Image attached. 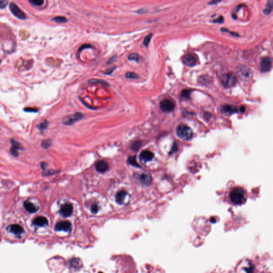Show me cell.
<instances>
[{
  "instance_id": "obj_30",
  "label": "cell",
  "mask_w": 273,
  "mask_h": 273,
  "mask_svg": "<svg viewBox=\"0 0 273 273\" xmlns=\"http://www.w3.org/2000/svg\"><path fill=\"white\" fill-rule=\"evenodd\" d=\"M141 142L139 141H136L132 145V149L135 151H137L140 148Z\"/></svg>"
},
{
  "instance_id": "obj_11",
  "label": "cell",
  "mask_w": 273,
  "mask_h": 273,
  "mask_svg": "<svg viewBox=\"0 0 273 273\" xmlns=\"http://www.w3.org/2000/svg\"><path fill=\"white\" fill-rule=\"evenodd\" d=\"M83 116L82 114L81 113H76L73 115L70 116L69 118H67V119L64 121L65 125H73L75 122L78 121V120L82 119Z\"/></svg>"
},
{
  "instance_id": "obj_35",
  "label": "cell",
  "mask_w": 273,
  "mask_h": 273,
  "mask_svg": "<svg viewBox=\"0 0 273 273\" xmlns=\"http://www.w3.org/2000/svg\"><path fill=\"white\" fill-rule=\"evenodd\" d=\"M8 3V1H5V0L0 1V9H2L5 8V7H7Z\"/></svg>"
},
{
  "instance_id": "obj_39",
  "label": "cell",
  "mask_w": 273,
  "mask_h": 273,
  "mask_svg": "<svg viewBox=\"0 0 273 273\" xmlns=\"http://www.w3.org/2000/svg\"><path fill=\"white\" fill-rule=\"evenodd\" d=\"M223 21H224V18H223V17H222V16H220V17L218 18V19H215V20H213V22H218V23H221V22H223Z\"/></svg>"
},
{
  "instance_id": "obj_19",
  "label": "cell",
  "mask_w": 273,
  "mask_h": 273,
  "mask_svg": "<svg viewBox=\"0 0 273 273\" xmlns=\"http://www.w3.org/2000/svg\"><path fill=\"white\" fill-rule=\"evenodd\" d=\"M24 206L27 211L30 213H34L38 211V208L28 200L24 202Z\"/></svg>"
},
{
  "instance_id": "obj_24",
  "label": "cell",
  "mask_w": 273,
  "mask_h": 273,
  "mask_svg": "<svg viewBox=\"0 0 273 273\" xmlns=\"http://www.w3.org/2000/svg\"><path fill=\"white\" fill-rule=\"evenodd\" d=\"M128 59L131 61L138 62L139 59V55L137 53H131L128 56Z\"/></svg>"
},
{
  "instance_id": "obj_34",
  "label": "cell",
  "mask_w": 273,
  "mask_h": 273,
  "mask_svg": "<svg viewBox=\"0 0 273 273\" xmlns=\"http://www.w3.org/2000/svg\"><path fill=\"white\" fill-rule=\"evenodd\" d=\"M24 111L27 112H34L36 113L38 112V109L35 108H32V107H26L24 109Z\"/></svg>"
},
{
  "instance_id": "obj_40",
  "label": "cell",
  "mask_w": 273,
  "mask_h": 273,
  "mask_svg": "<svg viewBox=\"0 0 273 273\" xmlns=\"http://www.w3.org/2000/svg\"><path fill=\"white\" fill-rule=\"evenodd\" d=\"M116 57V56H114L113 57H112L111 59H109L108 61V62H107V64H111V63H112L113 62H114Z\"/></svg>"
},
{
  "instance_id": "obj_25",
  "label": "cell",
  "mask_w": 273,
  "mask_h": 273,
  "mask_svg": "<svg viewBox=\"0 0 273 273\" xmlns=\"http://www.w3.org/2000/svg\"><path fill=\"white\" fill-rule=\"evenodd\" d=\"M29 2L35 6L40 7L43 5L44 1H43V0H30Z\"/></svg>"
},
{
  "instance_id": "obj_20",
  "label": "cell",
  "mask_w": 273,
  "mask_h": 273,
  "mask_svg": "<svg viewBox=\"0 0 273 273\" xmlns=\"http://www.w3.org/2000/svg\"><path fill=\"white\" fill-rule=\"evenodd\" d=\"M127 193L125 191H121L118 192L116 196V201L118 204H122L125 200Z\"/></svg>"
},
{
  "instance_id": "obj_18",
  "label": "cell",
  "mask_w": 273,
  "mask_h": 273,
  "mask_svg": "<svg viewBox=\"0 0 273 273\" xmlns=\"http://www.w3.org/2000/svg\"><path fill=\"white\" fill-rule=\"evenodd\" d=\"M9 230L11 233L17 235H20L24 232V229L22 228V227L17 224L11 225L9 227Z\"/></svg>"
},
{
  "instance_id": "obj_26",
  "label": "cell",
  "mask_w": 273,
  "mask_h": 273,
  "mask_svg": "<svg viewBox=\"0 0 273 273\" xmlns=\"http://www.w3.org/2000/svg\"><path fill=\"white\" fill-rule=\"evenodd\" d=\"M191 91L187 89H184L181 92V97L185 99H188L191 95Z\"/></svg>"
},
{
  "instance_id": "obj_9",
  "label": "cell",
  "mask_w": 273,
  "mask_h": 273,
  "mask_svg": "<svg viewBox=\"0 0 273 273\" xmlns=\"http://www.w3.org/2000/svg\"><path fill=\"white\" fill-rule=\"evenodd\" d=\"M55 229L57 231H69L72 229L71 223L68 221H62L56 224Z\"/></svg>"
},
{
  "instance_id": "obj_27",
  "label": "cell",
  "mask_w": 273,
  "mask_h": 273,
  "mask_svg": "<svg viewBox=\"0 0 273 273\" xmlns=\"http://www.w3.org/2000/svg\"><path fill=\"white\" fill-rule=\"evenodd\" d=\"M249 263H250L249 266L247 268H245L244 271H245L247 273H253L255 269V266L251 261H250Z\"/></svg>"
},
{
  "instance_id": "obj_32",
  "label": "cell",
  "mask_w": 273,
  "mask_h": 273,
  "mask_svg": "<svg viewBox=\"0 0 273 273\" xmlns=\"http://www.w3.org/2000/svg\"><path fill=\"white\" fill-rule=\"evenodd\" d=\"M47 126H48V122L45 121L44 122L40 123V125H38V127L40 130H44L47 128Z\"/></svg>"
},
{
  "instance_id": "obj_16",
  "label": "cell",
  "mask_w": 273,
  "mask_h": 273,
  "mask_svg": "<svg viewBox=\"0 0 273 273\" xmlns=\"http://www.w3.org/2000/svg\"><path fill=\"white\" fill-rule=\"evenodd\" d=\"M140 160L144 162H149L152 160L154 158V154L151 151H145L140 154Z\"/></svg>"
},
{
  "instance_id": "obj_14",
  "label": "cell",
  "mask_w": 273,
  "mask_h": 273,
  "mask_svg": "<svg viewBox=\"0 0 273 273\" xmlns=\"http://www.w3.org/2000/svg\"><path fill=\"white\" fill-rule=\"evenodd\" d=\"M139 180L142 184L149 186L151 184L152 178L151 175L148 173H143L139 176Z\"/></svg>"
},
{
  "instance_id": "obj_36",
  "label": "cell",
  "mask_w": 273,
  "mask_h": 273,
  "mask_svg": "<svg viewBox=\"0 0 273 273\" xmlns=\"http://www.w3.org/2000/svg\"><path fill=\"white\" fill-rule=\"evenodd\" d=\"M91 47H92L91 45H89V44H85V45H82L81 47H80V49H78V52H81V51H82L83 49L91 48Z\"/></svg>"
},
{
  "instance_id": "obj_8",
  "label": "cell",
  "mask_w": 273,
  "mask_h": 273,
  "mask_svg": "<svg viewBox=\"0 0 273 273\" xmlns=\"http://www.w3.org/2000/svg\"><path fill=\"white\" fill-rule=\"evenodd\" d=\"M261 71L262 72H267L271 70L272 67V59L269 57H265L261 58L260 60Z\"/></svg>"
},
{
  "instance_id": "obj_21",
  "label": "cell",
  "mask_w": 273,
  "mask_h": 273,
  "mask_svg": "<svg viewBox=\"0 0 273 273\" xmlns=\"http://www.w3.org/2000/svg\"><path fill=\"white\" fill-rule=\"evenodd\" d=\"M273 1H269L266 5L265 9L264 10V13H265L266 15L270 14L273 10Z\"/></svg>"
},
{
  "instance_id": "obj_23",
  "label": "cell",
  "mask_w": 273,
  "mask_h": 273,
  "mask_svg": "<svg viewBox=\"0 0 273 273\" xmlns=\"http://www.w3.org/2000/svg\"><path fill=\"white\" fill-rule=\"evenodd\" d=\"M52 20L58 23H65L67 22V19L65 17H56Z\"/></svg>"
},
{
  "instance_id": "obj_43",
  "label": "cell",
  "mask_w": 273,
  "mask_h": 273,
  "mask_svg": "<svg viewBox=\"0 0 273 273\" xmlns=\"http://www.w3.org/2000/svg\"><path fill=\"white\" fill-rule=\"evenodd\" d=\"M219 2V1H212L210 3H212V4H213V3H218Z\"/></svg>"
},
{
  "instance_id": "obj_22",
  "label": "cell",
  "mask_w": 273,
  "mask_h": 273,
  "mask_svg": "<svg viewBox=\"0 0 273 273\" xmlns=\"http://www.w3.org/2000/svg\"><path fill=\"white\" fill-rule=\"evenodd\" d=\"M89 82L90 83H100V84L104 85L109 86L108 83L106 82L105 81H104V80H99V79H95V78L91 79V80H89Z\"/></svg>"
},
{
  "instance_id": "obj_6",
  "label": "cell",
  "mask_w": 273,
  "mask_h": 273,
  "mask_svg": "<svg viewBox=\"0 0 273 273\" xmlns=\"http://www.w3.org/2000/svg\"><path fill=\"white\" fill-rule=\"evenodd\" d=\"M9 8L13 15L16 16L17 18L22 20H24L26 18L24 12L15 3H10L9 5Z\"/></svg>"
},
{
  "instance_id": "obj_31",
  "label": "cell",
  "mask_w": 273,
  "mask_h": 273,
  "mask_svg": "<svg viewBox=\"0 0 273 273\" xmlns=\"http://www.w3.org/2000/svg\"><path fill=\"white\" fill-rule=\"evenodd\" d=\"M152 35H153L152 34H148V35H147L145 38L144 41V45H145V46L147 47L150 41H151V40Z\"/></svg>"
},
{
  "instance_id": "obj_29",
  "label": "cell",
  "mask_w": 273,
  "mask_h": 273,
  "mask_svg": "<svg viewBox=\"0 0 273 273\" xmlns=\"http://www.w3.org/2000/svg\"><path fill=\"white\" fill-rule=\"evenodd\" d=\"M125 77L127 78H131V79H135L139 78V76L137 74L134 73L132 72H128L125 74Z\"/></svg>"
},
{
  "instance_id": "obj_28",
  "label": "cell",
  "mask_w": 273,
  "mask_h": 273,
  "mask_svg": "<svg viewBox=\"0 0 273 273\" xmlns=\"http://www.w3.org/2000/svg\"><path fill=\"white\" fill-rule=\"evenodd\" d=\"M128 162H129V163L130 165H133V166L139 167V165H138L137 162L136 161L135 156H131V157H130L129 159H128Z\"/></svg>"
},
{
  "instance_id": "obj_4",
  "label": "cell",
  "mask_w": 273,
  "mask_h": 273,
  "mask_svg": "<svg viewBox=\"0 0 273 273\" xmlns=\"http://www.w3.org/2000/svg\"><path fill=\"white\" fill-rule=\"evenodd\" d=\"M236 71L238 75L242 80H247L251 77V70L244 65L238 66Z\"/></svg>"
},
{
  "instance_id": "obj_42",
  "label": "cell",
  "mask_w": 273,
  "mask_h": 273,
  "mask_svg": "<svg viewBox=\"0 0 273 273\" xmlns=\"http://www.w3.org/2000/svg\"><path fill=\"white\" fill-rule=\"evenodd\" d=\"M41 167H42V168L43 169H45V167H46V164L45 163H41Z\"/></svg>"
},
{
  "instance_id": "obj_7",
  "label": "cell",
  "mask_w": 273,
  "mask_h": 273,
  "mask_svg": "<svg viewBox=\"0 0 273 273\" xmlns=\"http://www.w3.org/2000/svg\"><path fill=\"white\" fill-rule=\"evenodd\" d=\"M160 106L162 111L165 113H169L173 111L175 107L174 102L168 99H165L162 100L160 102Z\"/></svg>"
},
{
  "instance_id": "obj_15",
  "label": "cell",
  "mask_w": 273,
  "mask_h": 273,
  "mask_svg": "<svg viewBox=\"0 0 273 273\" xmlns=\"http://www.w3.org/2000/svg\"><path fill=\"white\" fill-rule=\"evenodd\" d=\"M108 166L106 162L104 161H99L95 164V169L100 173H104L108 170Z\"/></svg>"
},
{
  "instance_id": "obj_5",
  "label": "cell",
  "mask_w": 273,
  "mask_h": 273,
  "mask_svg": "<svg viewBox=\"0 0 273 273\" xmlns=\"http://www.w3.org/2000/svg\"><path fill=\"white\" fill-rule=\"evenodd\" d=\"M182 62L187 66H194L198 63V56L193 53H188L183 57Z\"/></svg>"
},
{
  "instance_id": "obj_17",
  "label": "cell",
  "mask_w": 273,
  "mask_h": 273,
  "mask_svg": "<svg viewBox=\"0 0 273 273\" xmlns=\"http://www.w3.org/2000/svg\"><path fill=\"white\" fill-rule=\"evenodd\" d=\"M33 224L37 226H45L48 224V221L46 218L40 216L34 219V220H33Z\"/></svg>"
},
{
  "instance_id": "obj_41",
  "label": "cell",
  "mask_w": 273,
  "mask_h": 273,
  "mask_svg": "<svg viewBox=\"0 0 273 273\" xmlns=\"http://www.w3.org/2000/svg\"><path fill=\"white\" fill-rule=\"evenodd\" d=\"M245 111V108L244 107L242 106L241 108H240V111L242 112V113H243Z\"/></svg>"
},
{
  "instance_id": "obj_10",
  "label": "cell",
  "mask_w": 273,
  "mask_h": 273,
  "mask_svg": "<svg viewBox=\"0 0 273 273\" xmlns=\"http://www.w3.org/2000/svg\"><path fill=\"white\" fill-rule=\"evenodd\" d=\"M73 211V205L70 203H66L61 207L59 212L62 217H68L71 215Z\"/></svg>"
},
{
  "instance_id": "obj_13",
  "label": "cell",
  "mask_w": 273,
  "mask_h": 273,
  "mask_svg": "<svg viewBox=\"0 0 273 273\" xmlns=\"http://www.w3.org/2000/svg\"><path fill=\"white\" fill-rule=\"evenodd\" d=\"M11 144H12V147L10 149V152H11V154L14 156H17L19 155L18 150L22 149L21 145L17 141L13 140V139L11 140Z\"/></svg>"
},
{
  "instance_id": "obj_2",
  "label": "cell",
  "mask_w": 273,
  "mask_h": 273,
  "mask_svg": "<svg viewBox=\"0 0 273 273\" xmlns=\"http://www.w3.org/2000/svg\"><path fill=\"white\" fill-rule=\"evenodd\" d=\"M177 134L182 140H188L193 137V131L187 125H180L177 129Z\"/></svg>"
},
{
  "instance_id": "obj_12",
  "label": "cell",
  "mask_w": 273,
  "mask_h": 273,
  "mask_svg": "<svg viewBox=\"0 0 273 273\" xmlns=\"http://www.w3.org/2000/svg\"><path fill=\"white\" fill-rule=\"evenodd\" d=\"M221 112L224 113L228 114H232L238 112V108L236 106L230 105H225L221 107Z\"/></svg>"
},
{
  "instance_id": "obj_38",
  "label": "cell",
  "mask_w": 273,
  "mask_h": 273,
  "mask_svg": "<svg viewBox=\"0 0 273 273\" xmlns=\"http://www.w3.org/2000/svg\"><path fill=\"white\" fill-rule=\"evenodd\" d=\"M115 67H112L111 68H109V69H107L106 72L105 73V74H107V75H109V74H111L114 71L115 69Z\"/></svg>"
},
{
  "instance_id": "obj_1",
  "label": "cell",
  "mask_w": 273,
  "mask_h": 273,
  "mask_svg": "<svg viewBox=\"0 0 273 273\" xmlns=\"http://www.w3.org/2000/svg\"><path fill=\"white\" fill-rule=\"evenodd\" d=\"M245 194L244 190L240 187L233 189L230 193L231 202L235 204H241L245 200Z\"/></svg>"
},
{
  "instance_id": "obj_3",
  "label": "cell",
  "mask_w": 273,
  "mask_h": 273,
  "mask_svg": "<svg viewBox=\"0 0 273 273\" xmlns=\"http://www.w3.org/2000/svg\"><path fill=\"white\" fill-rule=\"evenodd\" d=\"M220 82L225 88H231L235 85L237 78L233 73H228L221 76Z\"/></svg>"
},
{
  "instance_id": "obj_33",
  "label": "cell",
  "mask_w": 273,
  "mask_h": 273,
  "mask_svg": "<svg viewBox=\"0 0 273 273\" xmlns=\"http://www.w3.org/2000/svg\"><path fill=\"white\" fill-rule=\"evenodd\" d=\"M51 145V141L50 140H45L43 141L41 146L44 148H48Z\"/></svg>"
},
{
  "instance_id": "obj_44",
  "label": "cell",
  "mask_w": 273,
  "mask_h": 273,
  "mask_svg": "<svg viewBox=\"0 0 273 273\" xmlns=\"http://www.w3.org/2000/svg\"><path fill=\"white\" fill-rule=\"evenodd\" d=\"M99 273H102V272H99Z\"/></svg>"
},
{
  "instance_id": "obj_37",
  "label": "cell",
  "mask_w": 273,
  "mask_h": 273,
  "mask_svg": "<svg viewBox=\"0 0 273 273\" xmlns=\"http://www.w3.org/2000/svg\"><path fill=\"white\" fill-rule=\"evenodd\" d=\"M98 211V206L96 204H93L91 207V211L93 213H96Z\"/></svg>"
}]
</instances>
